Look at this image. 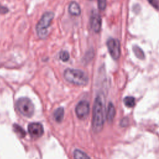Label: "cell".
Returning <instances> with one entry per match:
<instances>
[{
	"mask_svg": "<svg viewBox=\"0 0 159 159\" xmlns=\"http://www.w3.org/2000/svg\"><path fill=\"white\" fill-rule=\"evenodd\" d=\"M74 159H91L90 157L84 152L76 149L73 152Z\"/></svg>",
	"mask_w": 159,
	"mask_h": 159,
	"instance_id": "12",
	"label": "cell"
},
{
	"mask_svg": "<svg viewBox=\"0 0 159 159\" xmlns=\"http://www.w3.org/2000/svg\"><path fill=\"white\" fill-rule=\"evenodd\" d=\"M107 47L111 57L117 60L120 55V45L117 39L110 38L107 41Z\"/></svg>",
	"mask_w": 159,
	"mask_h": 159,
	"instance_id": "5",
	"label": "cell"
},
{
	"mask_svg": "<svg viewBox=\"0 0 159 159\" xmlns=\"http://www.w3.org/2000/svg\"><path fill=\"white\" fill-rule=\"evenodd\" d=\"M9 12V9L8 8H7L6 7L2 6L0 4V14H5L6 13H7Z\"/></svg>",
	"mask_w": 159,
	"mask_h": 159,
	"instance_id": "19",
	"label": "cell"
},
{
	"mask_svg": "<svg viewBox=\"0 0 159 159\" xmlns=\"http://www.w3.org/2000/svg\"><path fill=\"white\" fill-rule=\"evenodd\" d=\"M116 116V109L112 103L108 104L106 111V119L109 122H112Z\"/></svg>",
	"mask_w": 159,
	"mask_h": 159,
	"instance_id": "10",
	"label": "cell"
},
{
	"mask_svg": "<svg viewBox=\"0 0 159 159\" xmlns=\"http://www.w3.org/2000/svg\"><path fill=\"white\" fill-rule=\"evenodd\" d=\"M105 103L103 96L98 95L96 96L93 109L92 128L94 132L101 131L104 122Z\"/></svg>",
	"mask_w": 159,
	"mask_h": 159,
	"instance_id": "1",
	"label": "cell"
},
{
	"mask_svg": "<svg viewBox=\"0 0 159 159\" xmlns=\"http://www.w3.org/2000/svg\"><path fill=\"white\" fill-rule=\"evenodd\" d=\"M54 17V13L51 11L45 12L36 25V32L38 37L45 39L48 34V28Z\"/></svg>",
	"mask_w": 159,
	"mask_h": 159,
	"instance_id": "3",
	"label": "cell"
},
{
	"mask_svg": "<svg viewBox=\"0 0 159 159\" xmlns=\"http://www.w3.org/2000/svg\"><path fill=\"white\" fill-rule=\"evenodd\" d=\"M148 1L156 9H159V0H148Z\"/></svg>",
	"mask_w": 159,
	"mask_h": 159,
	"instance_id": "18",
	"label": "cell"
},
{
	"mask_svg": "<svg viewBox=\"0 0 159 159\" xmlns=\"http://www.w3.org/2000/svg\"><path fill=\"white\" fill-rule=\"evenodd\" d=\"M75 112L79 119L86 118L89 112V104L86 101H81L78 103L75 108Z\"/></svg>",
	"mask_w": 159,
	"mask_h": 159,
	"instance_id": "6",
	"label": "cell"
},
{
	"mask_svg": "<svg viewBox=\"0 0 159 159\" xmlns=\"http://www.w3.org/2000/svg\"><path fill=\"white\" fill-rule=\"evenodd\" d=\"M18 111L24 116L30 117L34 114V106L31 100L28 98H20L16 102Z\"/></svg>",
	"mask_w": 159,
	"mask_h": 159,
	"instance_id": "4",
	"label": "cell"
},
{
	"mask_svg": "<svg viewBox=\"0 0 159 159\" xmlns=\"http://www.w3.org/2000/svg\"><path fill=\"white\" fill-rule=\"evenodd\" d=\"M133 51L135 55V56L141 60H143L145 58V55L143 50L138 46L135 45L133 47Z\"/></svg>",
	"mask_w": 159,
	"mask_h": 159,
	"instance_id": "13",
	"label": "cell"
},
{
	"mask_svg": "<svg viewBox=\"0 0 159 159\" xmlns=\"http://www.w3.org/2000/svg\"><path fill=\"white\" fill-rule=\"evenodd\" d=\"M63 115H64V109L63 107L58 108L57 109L55 110V111L53 114L55 120L57 122H60L62 120Z\"/></svg>",
	"mask_w": 159,
	"mask_h": 159,
	"instance_id": "11",
	"label": "cell"
},
{
	"mask_svg": "<svg viewBox=\"0 0 159 159\" xmlns=\"http://www.w3.org/2000/svg\"><path fill=\"white\" fill-rule=\"evenodd\" d=\"M14 131L18 134L19 135L20 137H24V136L25 135V133L24 132V130L19 126V125H14Z\"/></svg>",
	"mask_w": 159,
	"mask_h": 159,
	"instance_id": "16",
	"label": "cell"
},
{
	"mask_svg": "<svg viewBox=\"0 0 159 159\" xmlns=\"http://www.w3.org/2000/svg\"><path fill=\"white\" fill-rule=\"evenodd\" d=\"M59 57H60V59L61 60H62L63 61H66L69 60L70 55L67 51L62 50L60 52V53L59 54Z\"/></svg>",
	"mask_w": 159,
	"mask_h": 159,
	"instance_id": "15",
	"label": "cell"
},
{
	"mask_svg": "<svg viewBox=\"0 0 159 159\" xmlns=\"http://www.w3.org/2000/svg\"><path fill=\"white\" fill-rule=\"evenodd\" d=\"M28 132L32 138H39L43 134V128L40 123L33 122L28 125Z\"/></svg>",
	"mask_w": 159,
	"mask_h": 159,
	"instance_id": "7",
	"label": "cell"
},
{
	"mask_svg": "<svg viewBox=\"0 0 159 159\" xmlns=\"http://www.w3.org/2000/svg\"><path fill=\"white\" fill-rule=\"evenodd\" d=\"M101 18L100 15L96 11H93L90 17V25L93 30L98 33L101 29Z\"/></svg>",
	"mask_w": 159,
	"mask_h": 159,
	"instance_id": "8",
	"label": "cell"
},
{
	"mask_svg": "<svg viewBox=\"0 0 159 159\" xmlns=\"http://www.w3.org/2000/svg\"><path fill=\"white\" fill-rule=\"evenodd\" d=\"M124 104L128 107H132L135 106V102L134 98L132 96H127L124 99Z\"/></svg>",
	"mask_w": 159,
	"mask_h": 159,
	"instance_id": "14",
	"label": "cell"
},
{
	"mask_svg": "<svg viewBox=\"0 0 159 159\" xmlns=\"http://www.w3.org/2000/svg\"><path fill=\"white\" fill-rule=\"evenodd\" d=\"M98 5L100 10L104 11L106 7V0H98Z\"/></svg>",
	"mask_w": 159,
	"mask_h": 159,
	"instance_id": "17",
	"label": "cell"
},
{
	"mask_svg": "<svg viewBox=\"0 0 159 159\" xmlns=\"http://www.w3.org/2000/svg\"><path fill=\"white\" fill-rule=\"evenodd\" d=\"M63 76L67 81L77 86H84L88 81L86 73L78 69L67 68L65 70Z\"/></svg>",
	"mask_w": 159,
	"mask_h": 159,
	"instance_id": "2",
	"label": "cell"
},
{
	"mask_svg": "<svg viewBox=\"0 0 159 159\" xmlns=\"http://www.w3.org/2000/svg\"><path fill=\"white\" fill-rule=\"evenodd\" d=\"M68 12L72 16H80L81 14V8L80 5L76 1H71L68 6Z\"/></svg>",
	"mask_w": 159,
	"mask_h": 159,
	"instance_id": "9",
	"label": "cell"
}]
</instances>
